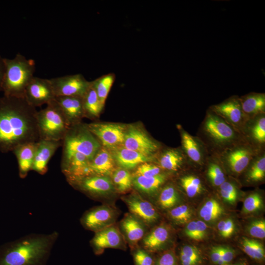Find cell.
<instances>
[{"mask_svg":"<svg viewBox=\"0 0 265 265\" xmlns=\"http://www.w3.org/2000/svg\"><path fill=\"white\" fill-rule=\"evenodd\" d=\"M37 112L24 98H0V151L39 141Z\"/></svg>","mask_w":265,"mask_h":265,"instance_id":"obj_1","label":"cell"},{"mask_svg":"<svg viewBox=\"0 0 265 265\" xmlns=\"http://www.w3.org/2000/svg\"><path fill=\"white\" fill-rule=\"evenodd\" d=\"M59 233L31 234L0 246V265H47Z\"/></svg>","mask_w":265,"mask_h":265,"instance_id":"obj_2","label":"cell"},{"mask_svg":"<svg viewBox=\"0 0 265 265\" xmlns=\"http://www.w3.org/2000/svg\"><path fill=\"white\" fill-rule=\"evenodd\" d=\"M196 136L205 145L209 154L216 156L244 139L239 132L209 108Z\"/></svg>","mask_w":265,"mask_h":265,"instance_id":"obj_3","label":"cell"},{"mask_svg":"<svg viewBox=\"0 0 265 265\" xmlns=\"http://www.w3.org/2000/svg\"><path fill=\"white\" fill-rule=\"evenodd\" d=\"M4 73L1 84L4 96L24 98L26 88L34 77L35 63L18 53L14 58H4Z\"/></svg>","mask_w":265,"mask_h":265,"instance_id":"obj_4","label":"cell"},{"mask_svg":"<svg viewBox=\"0 0 265 265\" xmlns=\"http://www.w3.org/2000/svg\"><path fill=\"white\" fill-rule=\"evenodd\" d=\"M61 160L79 153L91 161L102 147L96 137L88 130L86 124L81 122L70 126L62 140Z\"/></svg>","mask_w":265,"mask_h":265,"instance_id":"obj_5","label":"cell"},{"mask_svg":"<svg viewBox=\"0 0 265 265\" xmlns=\"http://www.w3.org/2000/svg\"><path fill=\"white\" fill-rule=\"evenodd\" d=\"M66 180L74 189L103 204L114 205L119 195L109 176L92 174Z\"/></svg>","mask_w":265,"mask_h":265,"instance_id":"obj_6","label":"cell"},{"mask_svg":"<svg viewBox=\"0 0 265 265\" xmlns=\"http://www.w3.org/2000/svg\"><path fill=\"white\" fill-rule=\"evenodd\" d=\"M46 105L36 114L39 140L62 141L70 126L55 99Z\"/></svg>","mask_w":265,"mask_h":265,"instance_id":"obj_7","label":"cell"},{"mask_svg":"<svg viewBox=\"0 0 265 265\" xmlns=\"http://www.w3.org/2000/svg\"><path fill=\"white\" fill-rule=\"evenodd\" d=\"M259 149L244 139L225 150L217 157L227 175L238 177L251 160L260 152Z\"/></svg>","mask_w":265,"mask_h":265,"instance_id":"obj_8","label":"cell"},{"mask_svg":"<svg viewBox=\"0 0 265 265\" xmlns=\"http://www.w3.org/2000/svg\"><path fill=\"white\" fill-rule=\"evenodd\" d=\"M121 146L152 158H155L163 147L137 124L127 125Z\"/></svg>","mask_w":265,"mask_h":265,"instance_id":"obj_9","label":"cell"},{"mask_svg":"<svg viewBox=\"0 0 265 265\" xmlns=\"http://www.w3.org/2000/svg\"><path fill=\"white\" fill-rule=\"evenodd\" d=\"M119 214L114 205L103 204L86 211L80 223L85 229L95 233L116 223Z\"/></svg>","mask_w":265,"mask_h":265,"instance_id":"obj_10","label":"cell"},{"mask_svg":"<svg viewBox=\"0 0 265 265\" xmlns=\"http://www.w3.org/2000/svg\"><path fill=\"white\" fill-rule=\"evenodd\" d=\"M127 206L129 212L133 214L150 228L157 225L160 219V214L155 205L135 190L121 197Z\"/></svg>","mask_w":265,"mask_h":265,"instance_id":"obj_11","label":"cell"},{"mask_svg":"<svg viewBox=\"0 0 265 265\" xmlns=\"http://www.w3.org/2000/svg\"><path fill=\"white\" fill-rule=\"evenodd\" d=\"M102 146L111 150L123 144L127 125L117 123L93 122L86 124Z\"/></svg>","mask_w":265,"mask_h":265,"instance_id":"obj_12","label":"cell"},{"mask_svg":"<svg viewBox=\"0 0 265 265\" xmlns=\"http://www.w3.org/2000/svg\"><path fill=\"white\" fill-rule=\"evenodd\" d=\"M209 109L241 134L248 119L242 111L239 96H232L219 104L210 106Z\"/></svg>","mask_w":265,"mask_h":265,"instance_id":"obj_13","label":"cell"},{"mask_svg":"<svg viewBox=\"0 0 265 265\" xmlns=\"http://www.w3.org/2000/svg\"><path fill=\"white\" fill-rule=\"evenodd\" d=\"M177 128L183 151L192 166L202 170L210 156L206 146L197 136L190 134L181 125H177Z\"/></svg>","mask_w":265,"mask_h":265,"instance_id":"obj_14","label":"cell"},{"mask_svg":"<svg viewBox=\"0 0 265 265\" xmlns=\"http://www.w3.org/2000/svg\"><path fill=\"white\" fill-rule=\"evenodd\" d=\"M90 245L96 255H100L108 248L126 251L127 244L117 223L95 233Z\"/></svg>","mask_w":265,"mask_h":265,"instance_id":"obj_15","label":"cell"},{"mask_svg":"<svg viewBox=\"0 0 265 265\" xmlns=\"http://www.w3.org/2000/svg\"><path fill=\"white\" fill-rule=\"evenodd\" d=\"M49 80L55 97H82L91 84V81H88L80 74L56 77Z\"/></svg>","mask_w":265,"mask_h":265,"instance_id":"obj_16","label":"cell"},{"mask_svg":"<svg viewBox=\"0 0 265 265\" xmlns=\"http://www.w3.org/2000/svg\"><path fill=\"white\" fill-rule=\"evenodd\" d=\"M201 171V169L190 166L175 176L174 183L187 197H198L207 191L205 179Z\"/></svg>","mask_w":265,"mask_h":265,"instance_id":"obj_17","label":"cell"},{"mask_svg":"<svg viewBox=\"0 0 265 265\" xmlns=\"http://www.w3.org/2000/svg\"><path fill=\"white\" fill-rule=\"evenodd\" d=\"M154 162L172 177L192 166L181 147H162L155 157Z\"/></svg>","mask_w":265,"mask_h":265,"instance_id":"obj_18","label":"cell"},{"mask_svg":"<svg viewBox=\"0 0 265 265\" xmlns=\"http://www.w3.org/2000/svg\"><path fill=\"white\" fill-rule=\"evenodd\" d=\"M172 233L170 227L162 223L150 228L139 245L155 254L172 249Z\"/></svg>","mask_w":265,"mask_h":265,"instance_id":"obj_19","label":"cell"},{"mask_svg":"<svg viewBox=\"0 0 265 265\" xmlns=\"http://www.w3.org/2000/svg\"><path fill=\"white\" fill-rule=\"evenodd\" d=\"M55 96L49 79L34 77L26 86L24 99L36 108L54 100Z\"/></svg>","mask_w":265,"mask_h":265,"instance_id":"obj_20","label":"cell"},{"mask_svg":"<svg viewBox=\"0 0 265 265\" xmlns=\"http://www.w3.org/2000/svg\"><path fill=\"white\" fill-rule=\"evenodd\" d=\"M117 224L130 249L138 245L150 229L143 221L129 212L124 215Z\"/></svg>","mask_w":265,"mask_h":265,"instance_id":"obj_21","label":"cell"},{"mask_svg":"<svg viewBox=\"0 0 265 265\" xmlns=\"http://www.w3.org/2000/svg\"><path fill=\"white\" fill-rule=\"evenodd\" d=\"M171 178L170 175L166 173L149 178L132 176V188L142 197L152 202V200H156L161 188Z\"/></svg>","mask_w":265,"mask_h":265,"instance_id":"obj_22","label":"cell"},{"mask_svg":"<svg viewBox=\"0 0 265 265\" xmlns=\"http://www.w3.org/2000/svg\"><path fill=\"white\" fill-rule=\"evenodd\" d=\"M62 141L39 140L35 153L31 168L40 175L45 174L48 170V164L59 147Z\"/></svg>","mask_w":265,"mask_h":265,"instance_id":"obj_23","label":"cell"},{"mask_svg":"<svg viewBox=\"0 0 265 265\" xmlns=\"http://www.w3.org/2000/svg\"><path fill=\"white\" fill-rule=\"evenodd\" d=\"M244 139L262 150H265V113L249 119L241 132Z\"/></svg>","mask_w":265,"mask_h":265,"instance_id":"obj_24","label":"cell"},{"mask_svg":"<svg viewBox=\"0 0 265 265\" xmlns=\"http://www.w3.org/2000/svg\"><path fill=\"white\" fill-rule=\"evenodd\" d=\"M116 165L128 170L135 169L146 162H154L155 158L146 156L122 146L109 150Z\"/></svg>","mask_w":265,"mask_h":265,"instance_id":"obj_25","label":"cell"},{"mask_svg":"<svg viewBox=\"0 0 265 265\" xmlns=\"http://www.w3.org/2000/svg\"><path fill=\"white\" fill-rule=\"evenodd\" d=\"M55 100L70 126L81 122L84 117L82 97H56Z\"/></svg>","mask_w":265,"mask_h":265,"instance_id":"obj_26","label":"cell"},{"mask_svg":"<svg viewBox=\"0 0 265 265\" xmlns=\"http://www.w3.org/2000/svg\"><path fill=\"white\" fill-rule=\"evenodd\" d=\"M201 170L207 183L216 189L228 177L216 156L210 155Z\"/></svg>","mask_w":265,"mask_h":265,"instance_id":"obj_27","label":"cell"},{"mask_svg":"<svg viewBox=\"0 0 265 265\" xmlns=\"http://www.w3.org/2000/svg\"><path fill=\"white\" fill-rule=\"evenodd\" d=\"M37 142L26 143L17 146L12 151L18 163L19 174L25 178L31 170Z\"/></svg>","mask_w":265,"mask_h":265,"instance_id":"obj_28","label":"cell"},{"mask_svg":"<svg viewBox=\"0 0 265 265\" xmlns=\"http://www.w3.org/2000/svg\"><path fill=\"white\" fill-rule=\"evenodd\" d=\"M240 176H242L243 182L246 184L256 185L263 182L265 178V151L257 155Z\"/></svg>","mask_w":265,"mask_h":265,"instance_id":"obj_29","label":"cell"},{"mask_svg":"<svg viewBox=\"0 0 265 265\" xmlns=\"http://www.w3.org/2000/svg\"><path fill=\"white\" fill-rule=\"evenodd\" d=\"M171 180L161 188L155 200L159 208L167 211L180 205L182 199V193Z\"/></svg>","mask_w":265,"mask_h":265,"instance_id":"obj_30","label":"cell"},{"mask_svg":"<svg viewBox=\"0 0 265 265\" xmlns=\"http://www.w3.org/2000/svg\"><path fill=\"white\" fill-rule=\"evenodd\" d=\"M116 166L110 150L103 146L90 162V166L95 174L109 177Z\"/></svg>","mask_w":265,"mask_h":265,"instance_id":"obj_31","label":"cell"},{"mask_svg":"<svg viewBox=\"0 0 265 265\" xmlns=\"http://www.w3.org/2000/svg\"><path fill=\"white\" fill-rule=\"evenodd\" d=\"M242 111L249 119L265 113V94L250 92L239 97Z\"/></svg>","mask_w":265,"mask_h":265,"instance_id":"obj_32","label":"cell"},{"mask_svg":"<svg viewBox=\"0 0 265 265\" xmlns=\"http://www.w3.org/2000/svg\"><path fill=\"white\" fill-rule=\"evenodd\" d=\"M84 117L90 119L98 118L104 107L101 105L91 81V84L82 97Z\"/></svg>","mask_w":265,"mask_h":265,"instance_id":"obj_33","label":"cell"},{"mask_svg":"<svg viewBox=\"0 0 265 265\" xmlns=\"http://www.w3.org/2000/svg\"><path fill=\"white\" fill-rule=\"evenodd\" d=\"M110 177L119 194H126L132 189V175L129 170L116 167Z\"/></svg>","mask_w":265,"mask_h":265,"instance_id":"obj_34","label":"cell"},{"mask_svg":"<svg viewBox=\"0 0 265 265\" xmlns=\"http://www.w3.org/2000/svg\"><path fill=\"white\" fill-rule=\"evenodd\" d=\"M116 76L113 73L104 75L91 81L99 101L103 106H105L106 101L110 90L114 82Z\"/></svg>","mask_w":265,"mask_h":265,"instance_id":"obj_35","label":"cell"},{"mask_svg":"<svg viewBox=\"0 0 265 265\" xmlns=\"http://www.w3.org/2000/svg\"><path fill=\"white\" fill-rule=\"evenodd\" d=\"M224 210L219 201L213 197L207 199L201 206L199 214L206 222H212L220 217Z\"/></svg>","mask_w":265,"mask_h":265,"instance_id":"obj_36","label":"cell"},{"mask_svg":"<svg viewBox=\"0 0 265 265\" xmlns=\"http://www.w3.org/2000/svg\"><path fill=\"white\" fill-rule=\"evenodd\" d=\"M179 265H200L203 257L201 251L195 246H183L177 257Z\"/></svg>","mask_w":265,"mask_h":265,"instance_id":"obj_37","label":"cell"},{"mask_svg":"<svg viewBox=\"0 0 265 265\" xmlns=\"http://www.w3.org/2000/svg\"><path fill=\"white\" fill-rule=\"evenodd\" d=\"M241 245L244 252L251 258L258 262H263L265 260V248L259 241L243 238Z\"/></svg>","mask_w":265,"mask_h":265,"instance_id":"obj_38","label":"cell"},{"mask_svg":"<svg viewBox=\"0 0 265 265\" xmlns=\"http://www.w3.org/2000/svg\"><path fill=\"white\" fill-rule=\"evenodd\" d=\"M221 197L226 202L233 204L237 200L239 190L236 183L228 177L217 189Z\"/></svg>","mask_w":265,"mask_h":265,"instance_id":"obj_39","label":"cell"},{"mask_svg":"<svg viewBox=\"0 0 265 265\" xmlns=\"http://www.w3.org/2000/svg\"><path fill=\"white\" fill-rule=\"evenodd\" d=\"M169 219L176 224L186 223L192 216L190 208L186 205L180 204L167 211Z\"/></svg>","mask_w":265,"mask_h":265,"instance_id":"obj_40","label":"cell"},{"mask_svg":"<svg viewBox=\"0 0 265 265\" xmlns=\"http://www.w3.org/2000/svg\"><path fill=\"white\" fill-rule=\"evenodd\" d=\"M134 265H154V254L139 244L131 249Z\"/></svg>","mask_w":265,"mask_h":265,"instance_id":"obj_41","label":"cell"},{"mask_svg":"<svg viewBox=\"0 0 265 265\" xmlns=\"http://www.w3.org/2000/svg\"><path fill=\"white\" fill-rule=\"evenodd\" d=\"M263 198L258 191L249 194L243 202L242 212L245 213H251L259 211L263 206Z\"/></svg>","mask_w":265,"mask_h":265,"instance_id":"obj_42","label":"cell"},{"mask_svg":"<svg viewBox=\"0 0 265 265\" xmlns=\"http://www.w3.org/2000/svg\"><path fill=\"white\" fill-rule=\"evenodd\" d=\"M165 173L154 162H146L138 165L132 174V176L152 177Z\"/></svg>","mask_w":265,"mask_h":265,"instance_id":"obj_43","label":"cell"},{"mask_svg":"<svg viewBox=\"0 0 265 265\" xmlns=\"http://www.w3.org/2000/svg\"><path fill=\"white\" fill-rule=\"evenodd\" d=\"M154 265H179L177 255L170 249L155 256Z\"/></svg>","mask_w":265,"mask_h":265,"instance_id":"obj_44","label":"cell"},{"mask_svg":"<svg viewBox=\"0 0 265 265\" xmlns=\"http://www.w3.org/2000/svg\"><path fill=\"white\" fill-rule=\"evenodd\" d=\"M249 235L254 238L263 239L265 237V221L258 219L252 221L248 227Z\"/></svg>","mask_w":265,"mask_h":265,"instance_id":"obj_45","label":"cell"},{"mask_svg":"<svg viewBox=\"0 0 265 265\" xmlns=\"http://www.w3.org/2000/svg\"><path fill=\"white\" fill-rule=\"evenodd\" d=\"M217 229L220 236L224 238H229L234 232L235 223L231 218L222 220L218 223Z\"/></svg>","mask_w":265,"mask_h":265,"instance_id":"obj_46","label":"cell"},{"mask_svg":"<svg viewBox=\"0 0 265 265\" xmlns=\"http://www.w3.org/2000/svg\"><path fill=\"white\" fill-rule=\"evenodd\" d=\"M236 256L235 250L231 247L223 246V251L221 258L216 265H227L234 260Z\"/></svg>","mask_w":265,"mask_h":265,"instance_id":"obj_47","label":"cell"},{"mask_svg":"<svg viewBox=\"0 0 265 265\" xmlns=\"http://www.w3.org/2000/svg\"><path fill=\"white\" fill-rule=\"evenodd\" d=\"M184 233L188 238L197 241L196 221H191L187 223L184 230Z\"/></svg>","mask_w":265,"mask_h":265,"instance_id":"obj_48","label":"cell"},{"mask_svg":"<svg viewBox=\"0 0 265 265\" xmlns=\"http://www.w3.org/2000/svg\"><path fill=\"white\" fill-rule=\"evenodd\" d=\"M197 230V241L203 239L207 236L208 226L205 222L202 220L196 221Z\"/></svg>","mask_w":265,"mask_h":265,"instance_id":"obj_49","label":"cell"},{"mask_svg":"<svg viewBox=\"0 0 265 265\" xmlns=\"http://www.w3.org/2000/svg\"><path fill=\"white\" fill-rule=\"evenodd\" d=\"M223 251V246H215L212 247L210 250V257L211 262L216 265L221 257Z\"/></svg>","mask_w":265,"mask_h":265,"instance_id":"obj_50","label":"cell"},{"mask_svg":"<svg viewBox=\"0 0 265 265\" xmlns=\"http://www.w3.org/2000/svg\"><path fill=\"white\" fill-rule=\"evenodd\" d=\"M4 58L0 55V90H1V84L2 82L4 73Z\"/></svg>","mask_w":265,"mask_h":265,"instance_id":"obj_51","label":"cell"},{"mask_svg":"<svg viewBox=\"0 0 265 265\" xmlns=\"http://www.w3.org/2000/svg\"><path fill=\"white\" fill-rule=\"evenodd\" d=\"M227 265H246V263L244 261H240L238 263H236L234 264H228Z\"/></svg>","mask_w":265,"mask_h":265,"instance_id":"obj_52","label":"cell"}]
</instances>
